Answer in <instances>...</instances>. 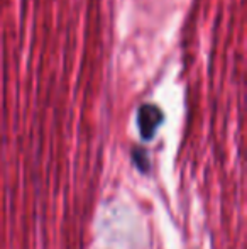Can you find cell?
<instances>
[{"instance_id":"cell-1","label":"cell","mask_w":247,"mask_h":249,"mask_svg":"<svg viewBox=\"0 0 247 249\" xmlns=\"http://www.w3.org/2000/svg\"><path fill=\"white\" fill-rule=\"evenodd\" d=\"M165 122V114L163 110L154 104H142L137 112V125L141 138L144 141H151L156 136V131L159 125Z\"/></svg>"},{"instance_id":"cell-2","label":"cell","mask_w":247,"mask_h":249,"mask_svg":"<svg viewBox=\"0 0 247 249\" xmlns=\"http://www.w3.org/2000/svg\"><path fill=\"white\" fill-rule=\"evenodd\" d=\"M132 160H134L135 166L139 168V171L146 173L149 170V160H148V153L141 148H135L132 151Z\"/></svg>"}]
</instances>
